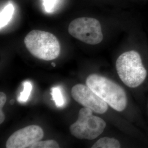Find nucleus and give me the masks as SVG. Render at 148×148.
Here are the masks:
<instances>
[{
  "mask_svg": "<svg viewBox=\"0 0 148 148\" xmlns=\"http://www.w3.org/2000/svg\"><path fill=\"white\" fill-rule=\"evenodd\" d=\"M86 85L114 110L122 111L126 108L125 90L111 79L98 74H90L86 79Z\"/></svg>",
  "mask_w": 148,
  "mask_h": 148,
  "instance_id": "obj_1",
  "label": "nucleus"
},
{
  "mask_svg": "<svg viewBox=\"0 0 148 148\" xmlns=\"http://www.w3.org/2000/svg\"><path fill=\"white\" fill-rule=\"evenodd\" d=\"M24 43L33 56L44 60H54L58 57L60 52L58 38L49 32L32 30L25 37Z\"/></svg>",
  "mask_w": 148,
  "mask_h": 148,
  "instance_id": "obj_2",
  "label": "nucleus"
},
{
  "mask_svg": "<svg viewBox=\"0 0 148 148\" xmlns=\"http://www.w3.org/2000/svg\"><path fill=\"white\" fill-rule=\"evenodd\" d=\"M116 68L122 81L131 88H136L141 85L147 75L140 54L133 50L119 56L117 59Z\"/></svg>",
  "mask_w": 148,
  "mask_h": 148,
  "instance_id": "obj_3",
  "label": "nucleus"
},
{
  "mask_svg": "<svg viewBox=\"0 0 148 148\" xmlns=\"http://www.w3.org/2000/svg\"><path fill=\"white\" fill-rule=\"evenodd\" d=\"M106 122L99 117L93 115V111L84 107L80 109L77 121L70 127L73 136L80 139L93 140L103 132Z\"/></svg>",
  "mask_w": 148,
  "mask_h": 148,
  "instance_id": "obj_4",
  "label": "nucleus"
},
{
  "mask_svg": "<svg viewBox=\"0 0 148 148\" xmlns=\"http://www.w3.org/2000/svg\"><path fill=\"white\" fill-rule=\"evenodd\" d=\"M68 32L73 36L88 45L99 44L103 39L101 23L93 18L81 17L71 21Z\"/></svg>",
  "mask_w": 148,
  "mask_h": 148,
  "instance_id": "obj_5",
  "label": "nucleus"
},
{
  "mask_svg": "<svg viewBox=\"0 0 148 148\" xmlns=\"http://www.w3.org/2000/svg\"><path fill=\"white\" fill-rule=\"evenodd\" d=\"M71 95L75 101L96 113L103 114L108 109L106 101L87 85H75L71 89Z\"/></svg>",
  "mask_w": 148,
  "mask_h": 148,
  "instance_id": "obj_6",
  "label": "nucleus"
},
{
  "mask_svg": "<svg viewBox=\"0 0 148 148\" xmlns=\"http://www.w3.org/2000/svg\"><path fill=\"white\" fill-rule=\"evenodd\" d=\"M44 135L42 128L30 125L13 133L7 140V148H31L34 143L40 141Z\"/></svg>",
  "mask_w": 148,
  "mask_h": 148,
  "instance_id": "obj_7",
  "label": "nucleus"
},
{
  "mask_svg": "<svg viewBox=\"0 0 148 148\" xmlns=\"http://www.w3.org/2000/svg\"><path fill=\"white\" fill-rule=\"evenodd\" d=\"M14 12V7L11 3L5 5L1 11L0 27L1 29L5 27L11 21Z\"/></svg>",
  "mask_w": 148,
  "mask_h": 148,
  "instance_id": "obj_8",
  "label": "nucleus"
},
{
  "mask_svg": "<svg viewBox=\"0 0 148 148\" xmlns=\"http://www.w3.org/2000/svg\"><path fill=\"white\" fill-rule=\"evenodd\" d=\"M121 144L119 140L113 138L103 137L99 139L92 148H119Z\"/></svg>",
  "mask_w": 148,
  "mask_h": 148,
  "instance_id": "obj_9",
  "label": "nucleus"
},
{
  "mask_svg": "<svg viewBox=\"0 0 148 148\" xmlns=\"http://www.w3.org/2000/svg\"><path fill=\"white\" fill-rule=\"evenodd\" d=\"M32 90V85L29 81H25L23 83V90L18 98L19 103H26L28 101Z\"/></svg>",
  "mask_w": 148,
  "mask_h": 148,
  "instance_id": "obj_10",
  "label": "nucleus"
},
{
  "mask_svg": "<svg viewBox=\"0 0 148 148\" xmlns=\"http://www.w3.org/2000/svg\"><path fill=\"white\" fill-rule=\"evenodd\" d=\"M51 95L52 99L57 107H62L64 105V98L59 87H54L51 88Z\"/></svg>",
  "mask_w": 148,
  "mask_h": 148,
  "instance_id": "obj_11",
  "label": "nucleus"
},
{
  "mask_svg": "<svg viewBox=\"0 0 148 148\" xmlns=\"http://www.w3.org/2000/svg\"><path fill=\"white\" fill-rule=\"evenodd\" d=\"M59 144L54 140L38 141L34 143L31 148H58Z\"/></svg>",
  "mask_w": 148,
  "mask_h": 148,
  "instance_id": "obj_12",
  "label": "nucleus"
},
{
  "mask_svg": "<svg viewBox=\"0 0 148 148\" xmlns=\"http://www.w3.org/2000/svg\"><path fill=\"white\" fill-rule=\"evenodd\" d=\"M57 0H43V5L48 13L53 12Z\"/></svg>",
  "mask_w": 148,
  "mask_h": 148,
  "instance_id": "obj_13",
  "label": "nucleus"
},
{
  "mask_svg": "<svg viewBox=\"0 0 148 148\" xmlns=\"http://www.w3.org/2000/svg\"><path fill=\"white\" fill-rule=\"evenodd\" d=\"M7 100V97L3 92L0 93V110H2Z\"/></svg>",
  "mask_w": 148,
  "mask_h": 148,
  "instance_id": "obj_14",
  "label": "nucleus"
},
{
  "mask_svg": "<svg viewBox=\"0 0 148 148\" xmlns=\"http://www.w3.org/2000/svg\"><path fill=\"white\" fill-rule=\"evenodd\" d=\"M5 120V116L2 110H0V123H2Z\"/></svg>",
  "mask_w": 148,
  "mask_h": 148,
  "instance_id": "obj_15",
  "label": "nucleus"
},
{
  "mask_svg": "<svg viewBox=\"0 0 148 148\" xmlns=\"http://www.w3.org/2000/svg\"><path fill=\"white\" fill-rule=\"evenodd\" d=\"M14 101L13 99H12V100H11L10 101V104H11V105H13L14 104Z\"/></svg>",
  "mask_w": 148,
  "mask_h": 148,
  "instance_id": "obj_16",
  "label": "nucleus"
},
{
  "mask_svg": "<svg viewBox=\"0 0 148 148\" xmlns=\"http://www.w3.org/2000/svg\"><path fill=\"white\" fill-rule=\"evenodd\" d=\"M51 65L53 66L54 67H55L56 65V64L54 63H51Z\"/></svg>",
  "mask_w": 148,
  "mask_h": 148,
  "instance_id": "obj_17",
  "label": "nucleus"
}]
</instances>
